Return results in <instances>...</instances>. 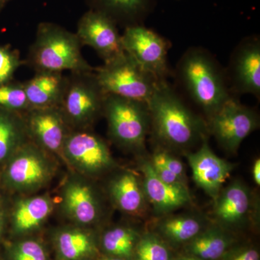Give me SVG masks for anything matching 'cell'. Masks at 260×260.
<instances>
[{
  "instance_id": "1",
  "label": "cell",
  "mask_w": 260,
  "mask_h": 260,
  "mask_svg": "<svg viewBox=\"0 0 260 260\" xmlns=\"http://www.w3.org/2000/svg\"><path fill=\"white\" fill-rule=\"evenodd\" d=\"M150 127L167 150H186L207 136L205 121L186 107L164 80L148 103Z\"/></svg>"
},
{
  "instance_id": "2",
  "label": "cell",
  "mask_w": 260,
  "mask_h": 260,
  "mask_svg": "<svg viewBox=\"0 0 260 260\" xmlns=\"http://www.w3.org/2000/svg\"><path fill=\"white\" fill-rule=\"evenodd\" d=\"M79 39L59 25L40 24L31 49V61L38 72L91 73L94 69L84 59Z\"/></svg>"
},
{
  "instance_id": "3",
  "label": "cell",
  "mask_w": 260,
  "mask_h": 260,
  "mask_svg": "<svg viewBox=\"0 0 260 260\" xmlns=\"http://www.w3.org/2000/svg\"><path fill=\"white\" fill-rule=\"evenodd\" d=\"M180 75L193 100L209 118L231 98L220 70L205 51H188L180 63Z\"/></svg>"
},
{
  "instance_id": "4",
  "label": "cell",
  "mask_w": 260,
  "mask_h": 260,
  "mask_svg": "<svg viewBox=\"0 0 260 260\" xmlns=\"http://www.w3.org/2000/svg\"><path fill=\"white\" fill-rule=\"evenodd\" d=\"M109 135L121 148L141 153L150 128L148 104L106 94L104 112Z\"/></svg>"
},
{
  "instance_id": "5",
  "label": "cell",
  "mask_w": 260,
  "mask_h": 260,
  "mask_svg": "<svg viewBox=\"0 0 260 260\" xmlns=\"http://www.w3.org/2000/svg\"><path fill=\"white\" fill-rule=\"evenodd\" d=\"M51 155L27 140L7 161L3 174L5 186L23 194L42 189L55 173V162Z\"/></svg>"
},
{
  "instance_id": "6",
  "label": "cell",
  "mask_w": 260,
  "mask_h": 260,
  "mask_svg": "<svg viewBox=\"0 0 260 260\" xmlns=\"http://www.w3.org/2000/svg\"><path fill=\"white\" fill-rule=\"evenodd\" d=\"M94 75L104 93L147 104L161 81L142 69L126 52L95 70Z\"/></svg>"
},
{
  "instance_id": "7",
  "label": "cell",
  "mask_w": 260,
  "mask_h": 260,
  "mask_svg": "<svg viewBox=\"0 0 260 260\" xmlns=\"http://www.w3.org/2000/svg\"><path fill=\"white\" fill-rule=\"evenodd\" d=\"M67 80L60 108L69 127L86 129L104 112L106 94L91 73Z\"/></svg>"
},
{
  "instance_id": "8",
  "label": "cell",
  "mask_w": 260,
  "mask_h": 260,
  "mask_svg": "<svg viewBox=\"0 0 260 260\" xmlns=\"http://www.w3.org/2000/svg\"><path fill=\"white\" fill-rule=\"evenodd\" d=\"M61 157L75 173L89 179L102 177L116 167L107 143L86 129L69 132Z\"/></svg>"
},
{
  "instance_id": "9",
  "label": "cell",
  "mask_w": 260,
  "mask_h": 260,
  "mask_svg": "<svg viewBox=\"0 0 260 260\" xmlns=\"http://www.w3.org/2000/svg\"><path fill=\"white\" fill-rule=\"evenodd\" d=\"M89 178L75 173L65 179L61 189V210L74 225L89 228L104 214L102 195Z\"/></svg>"
},
{
  "instance_id": "10",
  "label": "cell",
  "mask_w": 260,
  "mask_h": 260,
  "mask_svg": "<svg viewBox=\"0 0 260 260\" xmlns=\"http://www.w3.org/2000/svg\"><path fill=\"white\" fill-rule=\"evenodd\" d=\"M259 126L255 112L230 98L210 117L209 129L228 153H237L244 140Z\"/></svg>"
},
{
  "instance_id": "11",
  "label": "cell",
  "mask_w": 260,
  "mask_h": 260,
  "mask_svg": "<svg viewBox=\"0 0 260 260\" xmlns=\"http://www.w3.org/2000/svg\"><path fill=\"white\" fill-rule=\"evenodd\" d=\"M126 54L142 69L158 80L167 73V43L156 32L139 25H130L121 36Z\"/></svg>"
},
{
  "instance_id": "12",
  "label": "cell",
  "mask_w": 260,
  "mask_h": 260,
  "mask_svg": "<svg viewBox=\"0 0 260 260\" xmlns=\"http://www.w3.org/2000/svg\"><path fill=\"white\" fill-rule=\"evenodd\" d=\"M115 23L105 13L95 10L84 14L78 23L76 35L81 45L93 48L105 63L125 54Z\"/></svg>"
},
{
  "instance_id": "13",
  "label": "cell",
  "mask_w": 260,
  "mask_h": 260,
  "mask_svg": "<svg viewBox=\"0 0 260 260\" xmlns=\"http://www.w3.org/2000/svg\"><path fill=\"white\" fill-rule=\"evenodd\" d=\"M214 200L213 223L235 233L244 229L254 214V200L251 191L240 180L223 187Z\"/></svg>"
},
{
  "instance_id": "14",
  "label": "cell",
  "mask_w": 260,
  "mask_h": 260,
  "mask_svg": "<svg viewBox=\"0 0 260 260\" xmlns=\"http://www.w3.org/2000/svg\"><path fill=\"white\" fill-rule=\"evenodd\" d=\"M25 114L28 138L51 155L61 156L70 127L60 108L30 109Z\"/></svg>"
},
{
  "instance_id": "15",
  "label": "cell",
  "mask_w": 260,
  "mask_h": 260,
  "mask_svg": "<svg viewBox=\"0 0 260 260\" xmlns=\"http://www.w3.org/2000/svg\"><path fill=\"white\" fill-rule=\"evenodd\" d=\"M186 157L195 184L210 198L215 199L235 169V164L215 154L207 136L202 140L200 148L197 151L186 153Z\"/></svg>"
},
{
  "instance_id": "16",
  "label": "cell",
  "mask_w": 260,
  "mask_h": 260,
  "mask_svg": "<svg viewBox=\"0 0 260 260\" xmlns=\"http://www.w3.org/2000/svg\"><path fill=\"white\" fill-rule=\"evenodd\" d=\"M139 168L147 201L156 215H168L191 204L188 186L174 185L162 181L154 172L149 159H142Z\"/></svg>"
},
{
  "instance_id": "17",
  "label": "cell",
  "mask_w": 260,
  "mask_h": 260,
  "mask_svg": "<svg viewBox=\"0 0 260 260\" xmlns=\"http://www.w3.org/2000/svg\"><path fill=\"white\" fill-rule=\"evenodd\" d=\"M210 223L206 217L199 213L168 214L160 216L152 232L176 250L192 240Z\"/></svg>"
},
{
  "instance_id": "18",
  "label": "cell",
  "mask_w": 260,
  "mask_h": 260,
  "mask_svg": "<svg viewBox=\"0 0 260 260\" xmlns=\"http://www.w3.org/2000/svg\"><path fill=\"white\" fill-rule=\"evenodd\" d=\"M111 201L122 213L133 216L143 215L147 210L146 197L139 176L130 170L117 173L108 184Z\"/></svg>"
},
{
  "instance_id": "19",
  "label": "cell",
  "mask_w": 260,
  "mask_h": 260,
  "mask_svg": "<svg viewBox=\"0 0 260 260\" xmlns=\"http://www.w3.org/2000/svg\"><path fill=\"white\" fill-rule=\"evenodd\" d=\"M54 209V202L48 194L25 196L17 200L11 213L13 232L24 235L37 230L47 221Z\"/></svg>"
},
{
  "instance_id": "20",
  "label": "cell",
  "mask_w": 260,
  "mask_h": 260,
  "mask_svg": "<svg viewBox=\"0 0 260 260\" xmlns=\"http://www.w3.org/2000/svg\"><path fill=\"white\" fill-rule=\"evenodd\" d=\"M237 243L234 233L213 222L181 248V252L202 260H219Z\"/></svg>"
},
{
  "instance_id": "21",
  "label": "cell",
  "mask_w": 260,
  "mask_h": 260,
  "mask_svg": "<svg viewBox=\"0 0 260 260\" xmlns=\"http://www.w3.org/2000/svg\"><path fill=\"white\" fill-rule=\"evenodd\" d=\"M233 78L239 93L259 96L260 45L257 41L246 43L236 53Z\"/></svg>"
},
{
  "instance_id": "22",
  "label": "cell",
  "mask_w": 260,
  "mask_h": 260,
  "mask_svg": "<svg viewBox=\"0 0 260 260\" xmlns=\"http://www.w3.org/2000/svg\"><path fill=\"white\" fill-rule=\"evenodd\" d=\"M66 84L61 73L38 72L23 83L30 109L59 107Z\"/></svg>"
},
{
  "instance_id": "23",
  "label": "cell",
  "mask_w": 260,
  "mask_h": 260,
  "mask_svg": "<svg viewBox=\"0 0 260 260\" xmlns=\"http://www.w3.org/2000/svg\"><path fill=\"white\" fill-rule=\"evenodd\" d=\"M58 255L62 260H85L98 253L96 240L89 228L64 227L59 229L55 236Z\"/></svg>"
},
{
  "instance_id": "24",
  "label": "cell",
  "mask_w": 260,
  "mask_h": 260,
  "mask_svg": "<svg viewBox=\"0 0 260 260\" xmlns=\"http://www.w3.org/2000/svg\"><path fill=\"white\" fill-rule=\"evenodd\" d=\"M28 138L24 117L0 109V164L8 161Z\"/></svg>"
},
{
  "instance_id": "25",
  "label": "cell",
  "mask_w": 260,
  "mask_h": 260,
  "mask_svg": "<svg viewBox=\"0 0 260 260\" xmlns=\"http://www.w3.org/2000/svg\"><path fill=\"white\" fill-rule=\"evenodd\" d=\"M140 235L133 228L116 225L103 233L101 246L106 255L131 260Z\"/></svg>"
},
{
  "instance_id": "26",
  "label": "cell",
  "mask_w": 260,
  "mask_h": 260,
  "mask_svg": "<svg viewBox=\"0 0 260 260\" xmlns=\"http://www.w3.org/2000/svg\"><path fill=\"white\" fill-rule=\"evenodd\" d=\"M98 11L105 13L114 21L122 20L135 25L148 14L150 0H94Z\"/></svg>"
},
{
  "instance_id": "27",
  "label": "cell",
  "mask_w": 260,
  "mask_h": 260,
  "mask_svg": "<svg viewBox=\"0 0 260 260\" xmlns=\"http://www.w3.org/2000/svg\"><path fill=\"white\" fill-rule=\"evenodd\" d=\"M174 251L155 233L146 232L140 235L131 260H173Z\"/></svg>"
},
{
  "instance_id": "28",
  "label": "cell",
  "mask_w": 260,
  "mask_h": 260,
  "mask_svg": "<svg viewBox=\"0 0 260 260\" xmlns=\"http://www.w3.org/2000/svg\"><path fill=\"white\" fill-rule=\"evenodd\" d=\"M0 109L20 115H25L30 110L23 84L8 83L0 85Z\"/></svg>"
},
{
  "instance_id": "29",
  "label": "cell",
  "mask_w": 260,
  "mask_h": 260,
  "mask_svg": "<svg viewBox=\"0 0 260 260\" xmlns=\"http://www.w3.org/2000/svg\"><path fill=\"white\" fill-rule=\"evenodd\" d=\"M11 260H48L47 251L36 239H23L15 244L10 251Z\"/></svg>"
},
{
  "instance_id": "30",
  "label": "cell",
  "mask_w": 260,
  "mask_h": 260,
  "mask_svg": "<svg viewBox=\"0 0 260 260\" xmlns=\"http://www.w3.org/2000/svg\"><path fill=\"white\" fill-rule=\"evenodd\" d=\"M21 64L18 51L0 45V85L10 83L15 71Z\"/></svg>"
},
{
  "instance_id": "31",
  "label": "cell",
  "mask_w": 260,
  "mask_h": 260,
  "mask_svg": "<svg viewBox=\"0 0 260 260\" xmlns=\"http://www.w3.org/2000/svg\"><path fill=\"white\" fill-rule=\"evenodd\" d=\"M149 160L153 167L154 172L162 181L174 185L188 186L187 184L181 181L177 175L168 169L162 158L161 148L157 149Z\"/></svg>"
},
{
  "instance_id": "32",
  "label": "cell",
  "mask_w": 260,
  "mask_h": 260,
  "mask_svg": "<svg viewBox=\"0 0 260 260\" xmlns=\"http://www.w3.org/2000/svg\"><path fill=\"white\" fill-rule=\"evenodd\" d=\"M219 260H260L257 246L237 243Z\"/></svg>"
},
{
  "instance_id": "33",
  "label": "cell",
  "mask_w": 260,
  "mask_h": 260,
  "mask_svg": "<svg viewBox=\"0 0 260 260\" xmlns=\"http://www.w3.org/2000/svg\"><path fill=\"white\" fill-rule=\"evenodd\" d=\"M160 148H161L162 158H164V162L168 169L174 173L175 175H177L181 181L187 184L185 167H184V164L177 158V156L171 153V152L167 149L162 148V147Z\"/></svg>"
},
{
  "instance_id": "34",
  "label": "cell",
  "mask_w": 260,
  "mask_h": 260,
  "mask_svg": "<svg viewBox=\"0 0 260 260\" xmlns=\"http://www.w3.org/2000/svg\"><path fill=\"white\" fill-rule=\"evenodd\" d=\"M252 176L256 185H260V160L256 159L252 166Z\"/></svg>"
},
{
  "instance_id": "35",
  "label": "cell",
  "mask_w": 260,
  "mask_h": 260,
  "mask_svg": "<svg viewBox=\"0 0 260 260\" xmlns=\"http://www.w3.org/2000/svg\"><path fill=\"white\" fill-rule=\"evenodd\" d=\"M5 209L3 206V202L0 200V237L3 234V229H4L5 225Z\"/></svg>"
},
{
  "instance_id": "36",
  "label": "cell",
  "mask_w": 260,
  "mask_h": 260,
  "mask_svg": "<svg viewBox=\"0 0 260 260\" xmlns=\"http://www.w3.org/2000/svg\"><path fill=\"white\" fill-rule=\"evenodd\" d=\"M173 260H202L199 258L195 257L194 256L189 255V254H184V253H181V254L175 255Z\"/></svg>"
},
{
  "instance_id": "37",
  "label": "cell",
  "mask_w": 260,
  "mask_h": 260,
  "mask_svg": "<svg viewBox=\"0 0 260 260\" xmlns=\"http://www.w3.org/2000/svg\"><path fill=\"white\" fill-rule=\"evenodd\" d=\"M99 260H127L125 259H123V258L120 257H116V256H109V255H104L102 256Z\"/></svg>"
},
{
  "instance_id": "38",
  "label": "cell",
  "mask_w": 260,
  "mask_h": 260,
  "mask_svg": "<svg viewBox=\"0 0 260 260\" xmlns=\"http://www.w3.org/2000/svg\"><path fill=\"white\" fill-rule=\"evenodd\" d=\"M10 0H0V13H1L2 10L4 8L5 5Z\"/></svg>"
},
{
  "instance_id": "39",
  "label": "cell",
  "mask_w": 260,
  "mask_h": 260,
  "mask_svg": "<svg viewBox=\"0 0 260 260\" xmlns=\"http://www.w3.org/2000/svg\"><path fill=\"white\" fill-rule=\"evenodd\" d=\"M85 260H87V259H85Z\"/></svg>"
}]
</instances>
